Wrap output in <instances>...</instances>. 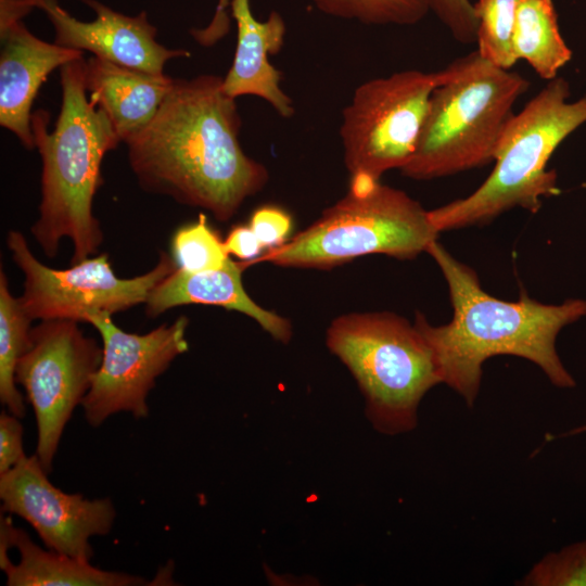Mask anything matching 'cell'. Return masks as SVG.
<instances>
[{
  "label": "cell",
  "mask_w": 586,
  "mask_h": 586,
  "mask_svg": "<svg viewBox=\"0 0 586 586\" xmlns=\"http://www.w3.org/2000/svg\"><path fill=\"white\" fill-rule=\"evenodd\" d=\"M174 80L97 56L86 61L89 100L104 111L120 141L154 117Z\"/></svg>",
  "instance_id": "cell-18"
},
{
  "label": "cell",
  "mask_w": 586,
  "mask_h": 586,
  "mask_svg": "<svg viewBox=\"0 0 586 586\" xmlns=\"http://www.w3.org/2000/svg\"><path fill=\"white\" fill-rule=\"evenodd\" d=\"M438 233L429 211L418 201L379 181L364 190L349 189L310 226L266 250L247 267L267 262L330 269L368 254L412 259L426 252Z\"/></svg>",
  "instance_id": "cell-7"
},
{
  "label": "cell",
  "mask_w": 586,
  "mask_h": 586,
  "mask_svg": "<svg viewBox=\"0 0 586 586\" xmlns=\"http://www.w3.org/2000/svg\"><path fill=\"white\" fill-rule=\"evenodd\" d=\"M230 15L237 25V46L232 64L222 80L225 93L233 99L258 97L281 117H292L293 101L280 87L281 73L269 61L284 43L286 26L283 17L271 11L265 21L257 20L250 0H231Z\"/></svg>",
  "instance_id": "cell-15"
},
{
  "label": "cell",
  "mask_w": 586,
  "mask_h": 586,
  "mask_svg": "<svg viewBox=\"0 0 586 586\" xmlns=\"http://www.w3.org/2000/svg\"><path fill=\"white\" fill-rule=\"evenodd\" d=\"M585 432H586V424L579 425V426H577V428H575V429H573V430H571V431H569V432H566L564 434H561L560 436L561 437L562 436H572V435L583 434Z\"/></svg>",
  "instance_id": "cell-30"
},
{
  "label": "cell",
  "mask_w": 586,
  "mask_h": 586,
  "mask_svg": "<svg viewBox=\"0 0 586 586\" xmlns=\"http://www.w3.org/2000/svg\"><path fill=\"white\" fill-rule=\"evenodd\" d=\"M513 47L518 60L527 62L545 80H552L571 60L572 51L560 34L552 0H520Z\"/></svg>",
  "instance_id": "cell-19"
},
{
  "label": "cell",
  "mask_w": 586,
  "mask_h": 586,
  "mask_svg": "<svg viewBox=\"0 0 586 586\" xmlns=\"http://www.w3.org/2000/svg\"><path fill=\"white\" fill-rule=\"evenodd\" d=\"M8 586H138L144 578L104 571L90 561L72 558L37 546L10 518L1 515L0 566Z\"/></svg>",
  "instance_id": "cell-17"
},
{
  "label": "cell",
  "mask_w": 586,
  "mask_h": 586,
  "mask_svg": "<svg viewBox=\"0 0 586 586\" xmlns=\"http://www.w3.org/2000/svg\"><path fill=\"white\" fill-rule=\"evenodd\" d=\"M14 415L0 416V474L12 469L26 455L23 449V426Z\"/></svg>",
  "instance_id": "cell-27"
},
{
  "label": "cell",
  "mask_w": 586,
  "mask_h": 586,
  "mask_svg": "<svg viewBox=\"0 0 586 586\" xmlns=\"http://www.w3.org/2000/svg\"><path fill=\"white\" fill-rule=\"evenodd\" d=\"M569 82L556 77L507 123L484 182L466 198L429 211L438 232L488 222L521 207L536 213L542 199L559 193L547 168L559 144L586 123V95L569 102Z\"/></svg>",
  "instance_id": "cell-4"
},
{
  "label": "cell",
  "mask_w": 586,
  "mask_h": 586,
  "mask_svg": "<svg viewBox=\"0 0 586 586\" xmlns=\"http://www.w3.org/2000/svg\"><path fill=\"white\" fill-rule=\"evenodd\" d=\"M171 250L177 268L189 272L220 269L229 259L224 241L209 227L204 214L176 231Z\"/></svg>",
  "instance_id": "cell-23"
},
{
  "label": "cell",
  "mask_w": 586,
  "mask_h": 586,
  "mask_svg": "<svg viewBox=\"0 0 586 586\" xmlns=\"http://www.w3.org/2000/svg\"><path fill=\"white\" fill-rule=\"evenodd\" d=\"M230 2L231 0H218L213 18L207 26L190 30L198 43L203 47H212L228 34L231 16L229 14Z\"/></svg>",
  "instance_id": "cell-29"
},
{
  "label": "cell",
  "mask_w": 586,
  "mask_h": 586,
  "mask_svg": "<svg viewBox=\"0 0 586 586\" xmlns=\"http://www.w3.org/2000/svg\"><path fill=\"white\" fill-rule=\"evenodd\" d=\"M102 353L77 321L42 320L31 328L30 345L17 360L15 381L33 406L38 433L36 455L48 473L63 430L88 393Z\"/></svg>",
  "instance_id": "cell-10"
},
{
  "label": "cell",
  "mask_w": 586,
  "mask_h": 586,
  "mask_svg": "<svg viewBox=\"0 0 586 586\" xmlns=\"http://www.w3.org/2000/svg\"><path fill=\"white\" fill-rule=\"evenodd\" d=\"M518 585L586 586V539L544 556Z\"/></svg>",
  "instance_id": "cell-24"
},
{
  "label": "cell",
  "mask_w": 586,
  "mask_h": 586,
  "mask_svg": "<svg viewBox=\"0 0 586 586\" xmlns=\"http://www.w3.org/2000/svg\"><path fill=\"white\" fill-rule=\"evenodd\" d=\"M446 69L402 71L360 84L344 107L340 126L351 180L380 181L411 158L433 90Z\"/></svg>",
  "instance_id": "cell-8"
},
{
  "label": "cell",
  "mask_w": 586,
  "mask_h": 586,
  "mask_svg": "<svg viewBox=\"0 0 586 586\" xmlns=\"http://www.w3.org/2000/svg\"><path fill=\"white\" fill-rule=\"evenodd\" d=\"M224 244L228 254L240 258L245 268L251 262L258 258L264 250V246L250 226H238L233 228L224 240Z\"/></svg>",
  "instance_id": "cell-28"
},
{
  "label": "cell",
  "mask_w": 586,
  "mask_h": 586,
  "mask_svg": "<svg viewBox=\"0 0 586 586\" xmlns=\"http://www.w3.org/2000/svg\"><path fill=\"white\" fill-rule=\"evenodd\" d=\"M222 80L212 74L175 79L154 117L124 142L143 190L227 221L269 175L241 146V117Z\"/></svg>",
  "instance_id": "cell-1"
},
{
  "label": "cell",
  "mask_w": 586,
  "mask_h": 586,
  "mask_svg": "<svg viewBox=\"0 0 586 586\" xmlns=\"http://www.w3.org/2000/svg\"><path fill=\"white\" fill-rule=\"evenodd\" d=\"M243 262L228 259L216 270L189 272L177 268L151 292L146 314L158 316L169 308L202 304L224 307L254 319L267 333L281 343L292 339V324L282 316L259 306L250 297L242 283Z\"/></svg>",
  "instance_id": "cell-16"
},
{
  "label": "cell",
  "mask_w": 586,
  "mask_h": 586,
  "mask_svg": "<svg viewBox=\"0 0 586 586\" xmlns=\"http://www.w3.org/2000/svg\"><path fill=\"white\" fill-rule=\"evenodd\" d=\"M250 228L264 249L269 250L286 241L292 228V218L279 207L263 206L253 213Z\"/></svg>",
  "instance_id": "cell-26"
},
{
  "label": "cell",
  "mask_w": 586,
  "mask_h": 586,
  "mask_svg": "<svg viewBox=\"0 0 586 586\" xmlns=\"http://www.w3.org/2000/svg\"><path fill=\"white\" fill-rule=\"evenodd\" d=\"M37 455L0 474L1 509L27 521L52 551L90 561L89 538L110 532L116 512L109 498L66 494L47 477Z\"/></svg>",
  "instance_id": "cell-12"
},
{
  "label": "cell",
  "mask_w": 586,
  "mask_h": 586,
  "mask_svg": "<svg viewBox=\"0 0 586 586\" xmlns=\"http://www.w3.org/2000/svg\"><path fill=\"white\" fill-rule=\"evenodd\" d=\"M111 316L99 314L88 319L100 333L103 344L101 364L80 404L92 426L101 425L120 411L145 418L149 413L146 397L156 378L189 348L186 339L189 319L186 316L145 334L125 332Z\"/></svg>",
  "instance_id": "cell-11"
},
{
  "label": "cell",
  "mask_w": 586,
  "mask_h": 586,
  "mask_svg": "<svg viewBox=\"0 0 586 586\" xmlns=\"http://www.w3.org/2000/svg\"><path fill=\"white\" fill-rule=\"evenodd\" d=\"M321 13L366 25H415L429 10L422 0H309Z\"/></svg>",
  "instance_id": "cell-22"
},
{
  "label": "cell",
  "mask_w": 586,
  "mask_h": 586,
  "mask_svg": "<svg viewBox=\"0 0 586 586\" xmlns=\"http://www.w3.org/2000/svg\"><path fill=\"white\" fill-rule=\"evenodd\" d=\"M453 37L461 43L476 40L477 21L470 0H422Z\"/></svg>",
  "instance_id": "cell-25"
},
{
  "label": "cell",
  "mask_w": 586,
  "mask_h": 586,
  "mask_svg": "<svg viewBox=\"0 0 586 586\" xmlns=\"http://www.w3.org/2000/svg\"><path fill=\"white\" fill-rule=\"evenodd\" d=\"M326 344L356 380L375 431L398 435L416 429L422 398L442 379L415 323L390 311L352 313L330 323Z\"/></svg>",
  "instance_id": "cell-6"
},
{
  "label": "cell",
  "mask_w": 586,
  "mask_h": 586,
  "mask_svg": "<svg viewBox=\"0 0 586 586\" xmlns=\"http://www.w3.org/2000/svg\"><path fill=\"white\" fill-rule=\"evenodd\" d=\"M80 1L95 13L93 21L77 20L58 0H33L34 8L41 9L51 22L56 44L151 74H163L167 61L190 55L184 49L158 43L157 29L144 11L129 16L99 0Z\"/></svg>",
  "instance_id": "cell-13"
},
{
  "label": "cell",
  "mask_w": 586,
  "mask_h": 586,
  "mask_svg": "<svg viewBox=\"0 0 586 586\" xmlns=\"http://www.w3.org/2000/svg\"><path fill=\"white\" fill-rule=\"evenodd\" d=\"M426 253L447 282L454 315L447 324L432 326L417 313L415 326L433 351L442 383L468 407L477 398L483 364L498 355L532 361L555 386H575L558 355L556 340L561 329L586 316L585 300L544 304L525 293L517 301L500 300L484 291L476 272L437 240Z\"/></svg>",
  "instance_id": "cell-2"
},
{
  "label": "cell",
  "mask_w": 586,
  "mask_h": 586,
  "mask_svg": "<svg viewBox=\"0 0 586 586\" xmlns=\"http://www.w3.org/2000/svg\"><path fill=\"white\" fill-rule=\"evenodd\" d=\"M62 105L49 132V112L31 115L35 146L42 160L39 217L31 233L43 253L54 257L63 238L73 244L72 264L90 257L103 235L92 212L102 183L101 164L120 139L109 117L87 98L84 58L61 67Z\"/></svg>",
  "instance_id": "cell-3"
},
{
  "label": "cell",
  "mask_w": 586,
  "mask_h": 586,
  "mask_svg": "<svg viewBox=\"0 0 586 586\" xmlns=\"http://www.w3.org/2000/svg\"><path fill=\"white\" fill-rule=\"evenodd\" d=\"M7 243L25 276L18 298L31 320L88 322L93 315L127 310L145 303L154 288L177 269L174 258L164 252L153 269L129 279L114 273L106 254L85 258L67 269H53L35 257L21 232L10 231Z\"/></svg>",
  "instance_id": "cell-9"
},
{
  "label": "cell",
  "mask_w": 586,
  "mask_h": 586,
  "mask_svg": "<svg viewBox=\"0 0 586 586\" xmlns=\"http://www.w3.org/2000/svg\"><path fill=\"white\" fill-rule=\"evenodd\" d=\"M30 317L18 297L9 290L7 276L0 272V400L17 418L25 416L22 394L16 388L17 360L30 345Z\"/></svg>",
  "instance_id": "cell-20"
},
{
  "label": "cell",
  "mask_w": 586,
  "mask_h": 586,
  "mask_svg": "<svg viewBox=\"0 0 586 586\" xmlns=\"http://www.w3.org/2000/svg\"><path fill=\"white\" fill-rule=\"evenodd\" d=\"M0 125L35 148L31 106L49 74L79 60L82 51L43 41L22 21L0 26Z\"/></svg>",
  "instance_id": "cell-14"
},
{
  "label": "cell",
  "mask_w": 586,
  "mask_h": 586,
  "mask_svg": "<svg viewBox=\"0 0 586 586\" xmlns=\"http://www.w3.org/2000/svg\"><path fill=\"white\" fill-rule=\"evenodd\" d=\"M519 1L477 0L473 3L477 21L476 51L483 59L504 69H510L518 61L513 35Z\"/></svg>",
  "instance_id": "cell-21"
},
{
  "label": "cell",
  "mask_w": 586,
  "mask_h": 586,
  "mask_svg": "<svg viewBox=\"0 0 586 586\" xmlns=\"http://www.w3.org/2000/svg\"><path fill=\"white\" fill-rule=\"evenodd\" d=\"M432 92L416 150L400 169L431 180L494 161L500 136L530 81L500 68L475 50L453 61Z\"/></svg>",
  "instance_id": "cell-5"
}]
</instances>
